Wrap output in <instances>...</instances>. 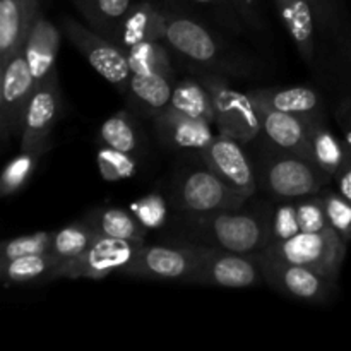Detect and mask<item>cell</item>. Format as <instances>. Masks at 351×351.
<instances>
[{
    "label": "cell",
    "mask_w": 351,
    "mask_h": 351,
    "mask_svg": "<svg viewBox=\"0 0 351 351\" xmlns=\"http://www.w3.org/2000/svg\"><path fill=\"white\" fill-rule=\"evenodd\" d=\"M177 242L230 252H263L269 245V204L184 215L175 213Z\"/></svg>",
    "instance_id": "obj_1"
},
{
    "label": "cell",
    "mask_w": 351,
    "mask_h": 351,
    "mask_svg": "<svg viewBox=\"0 0 351 351\" xmlns=\"http://www.w3.org/2000/svg\"><path fill=\"white\" fill-rule=\"evenodd\" d=\"M257 184L274 201H297L319 194L332 180L315 161L295 151L269 146L256 167Z\"/></svg>",
    "instance_id": "obj_2"
},
{
    "label": "cell",
    "mask_w": 351,
    "mask_h": 351,
    "mask_svg": "<svg viewBox=\"0 0 351 351\" xmlns=\"http://www.w3.org/2000/svg\"><path fill=\"white\" fill-rule=\"evenodd\" d=\"M165 41L184 60L213 74L242 75L249 71L245 64L233 58L221 40L194 17L168 12Z\"/></svg>",
    "instance_id": "obj_3"
},
{
    "label": "cell",
    "mask_w": 351,
    "mask_h": 351,
    "mask_svg": "<svg viewBox=\"0 0 351 351\" xmlns=\"http://www.w3.org/2000/svg\"><path fill=\"white\" fill-rule=\"evenodd\" d=\"M170 204L175 213L202 215V213L239 209L249 199L228 187L208 165L185 168L175 173L170 187Z\"/></svg>",
    "instance_id": "obj_4"
},
{
    "label": "cell",
    "mask_w": 351,
    "mask_h": 351,
    "mask_svg": "<svg viewBox=\"0 0 351 351\" xmlns=\"http://www.w3.org/2000/svg\"><path fill=\"white\" fill-rule=\"evenodd\" d=\"M346 249H348V242H345L329 226L322 232H300L290 240L271 243L264 249V252L287 263L311 267L338 281L343 263H345Z\"/></svg>",
    "instance_id": "obj_5"
},
{
    "label": "cell",
    "mask_w": 351,
    "mask_h": 351,
    "mask_svg": "<svg viewBox=\"0 0 351 351\" xmlns=\"http://www.w3.org/2000/svg\"><path fill=\"white\" fill-rule=\"evenodd\" d=\"M62 29L67 40L103 79H106L122 95L129 93L132 71L125 48L72 17L62 19Z\"/></svg>",
    "instance_id": "obj_6"
},
{
    "label": "cell",
    "mask_w": 351,
    "mask_h": 351,
    "mask_svg": "<svg viewBox=\"0 0 351 351\" xmlns=\"http://www.w3.org/2000/svg\"><path fill=\"white\" fill-rule=\"evenodd\" d=\"M206 247L192 243H151L141 245L132 263L120 274L153 281L192 283Z\"/></svg>",
    "instance_id": "obj_7"
},
{
    "label": "cell",
    "mask_w": 351,
    "mask_h": 351,
    "mask_svg": "<svg viewBox=\"0 0 351 351\" xmlns=\"http://www.w3.org/2000/svg\"><path fill=\"white\" fill-rule=\"evenodd\" d=\"M201 82L213 98L215 123L219 134L233 137L245 146L261 136L259 110L249 93L230 88L223 75L213 72L201 74Z\"/></svg>",
    "instance_id": "obj_8"
},
{
    "label": "cell",
    "mask_w": 351,
    "mask_h": 351,
    "mask_svg": "<svg viewBox=\"0 0 351 351\" xmlns=\"http://www.w3.org/2000/svg\"><path fill=\"white\" fill-rule=\"evenodd\" d=\"M264 283L285 297L308 304H329L338 295V281L300 264L287 263L283 259L261 252Z\"/></svg>",
    "instance_id": "obj_9"
},
{
    "label": "cell",
    "mask_w": 351,
    "mask_h": 351,
    "mask_svg": "<svg viewBox=\"0 0 351 351\" xmlns=\"http://www.w3.org/2000/svg\"><path fill=\"white\" fill-rule=\"evenodd\" d=\"M192 283L221 288L259 287L264 283L261 252L243 254L206 247Z\"/></svg>",
    "instance_id": "obj_10"
},
{
    "label": "cell",
    "mask_w": 351,
    "mask_h": 351,
    "mask_svg": "<svg viewBox=\"0 0 351 351\" xmlns=\"http://www.w3.org/2000/svg\"><path fill=\"white\" fill-rule=\"evenodd\" d=\"M143 243L98 235L82 256L60 266L58 280H103L113 273H122L137 256Z\"/></svg>",
    "instance_id": "obj_11"
},
{
    "label": "cell",
    "mask_w": 351,
    "mask_h": 351,
    "mask_svg": "<svg viewBox=\"0 0 351 351\" xmlns=\"http://www.w3.org/2000/svg\"><path fill=\"white\" fill-rule=\"evenodd\" d=\"M0 71V137L7 144L10 137L21 136L26 108L36 84L24 51L14 55Z\"/></svg>",
    "instance_id": "obj_12"
},
{
    "label": "cell",
    "mask_w": 351,
    "mask_h": 351,
    "mask_svg": "<svg viewBox=\"0 0 351 351\" xmlns=\"http://www.w3.org/2000/svg\"><path fill=\"white\" fill-rule=\"evenodd\" d=\"M245 144L228 136H216L206 149H202V163L208 165L232 191L250 199L259 189L256 167L243 149Z\"/></svg>",
    "instance_id": "obj_13"
},
{
    "label": "cell",
    "mask_w": 351,
    "mask_h": 351,
    "mask_svg": "<svg viewBox=\"0 0 351 351\" xmlns=\"http://www.w3.org/2000/svg\"><path fill=\"white\" fill-rule=\"evenodd\" d=\"M60 106V88H58L57 71H55L40 86L34 88L29 105L26 108V115H24L23 130H21V151L51 146L50 134L57 123Z\"/></svg>",
    "instance_id": "obj_14"
},
{
    "label": "cell",
    "mask_w": 351,
    "mask_h": 351,
    "mask_svg": "<svg viewBox=\"0 0 351 351\" xmlns=\"http://www.w3.org/2000/svg\"><path fill=\"white\" fill-rule=\"evenodd\" d=\"M154 127L160 143L175 151L201 153L216 137L213 134L211 122L182 115L171 108H167L154 117Z\"/></svg>",
    "instance_id": "obj_15"
},
{
    "label": "cell",
    "mask_w": 351,
    "mask_h": 351,
    "mask_svg": "<svg viewBox=\"0 0 351 351\" xmlns=\"http://www.w3.org/2000/svg\"><path fill=\"white\" fill-rule=\"evenodd\" d=\"M40 12V0H0V69L24 50Z\"/></svg>",
    "instance_id": "obj_16"
},
{
    "label": "cell",
    "mask_w": 351,
    "mask_h": 351,
    "mask_svg": "<svg viewBox=\"0 0 351 351\" xmlns=\"http://www.w3.org/2000/svg\"><path fill=\"white\" fill-rule=\"evenodd\" d=\"M167 16V10L149 0L136 2L119 24L112 40L125 50L143 41H165Z\"/></svg>",
    "instance_id": "obj_17"
},
{
    "label": "cell",
    "mask_w": 351,
    "mask_h": 351,
    "mask_svg": "<svg viewBox=\"0 0 351 351\" xmlns=\"http://www.w3.org/2000/svg\"><path fill=\"white\" fill-rule=\"evenodd\" d=\"M254 103L259 110L261 134L266 137L269 146L295 151V153L308 156L307 120L274 110L256 99Z\"/></svg>",
    "instance_id": "obj_18"
},
{
    "label": "cell",
    "mask_w": 351,
    "mask_h": 351,
    "mask_svg": "<svg viewBox=\"0 0 351 351\" xmlns=\"http://www.w3.org/2000/svg\"><path fill=\"white\" fill-rule=\"evenodd\" d=\"M250 98L280 112L297 115L304 120H324V103L321 95L308 86L264 88L247 91Z\"/></svg>",
    "instance_id": "obj_19"
},
{
    "label": "cell",
    "mask_w": 351,
    "mask_h": 351,
    "mask_svg": "<svg viewBox=\"0 0 351 351\" xmlns=\"http://www.w3.org/2000/svg\"><path fill=\"white\" fill-rule=\"evenodd\" d=\"M58 47H60V31L55 23L40 12L23 50L36 86H40L48 75L57 71L55 64H57Z\"/></svg>",
    "instance_id": "obj_20"
},
{
    "label": "cell",
    "mask_w": 351,
    "mask_h": 351,
    "mask_svg": "<svg viewBox=\"0 0 351 351\" xmlns=\"http://www.w3.org/2000/svg\"><path fill=\"white\" fill-rule=\"evenodd\" d=\"M274 3L300 57L307 64H312L315 58V33L319 26L308 0H274Z\"/></svg>",
    "instance_id": "obj_21"
},
{
    "label": "cell",
    "mask_w": 351,
    "mask_h": 351,
    "mask_svg": "<svg viewBox=\"0 0 351 351\" xmlns=\"http://www.w3.org/2000/svg\"><path fill=\"white\" fill-rule=\"evenodd\" d=\"M308 158L319 165L328 175L335 178L339 168L348 160L351 151L343 139H339L324 120H307Z\"/></svg>",
    "instance_id": "obj_22"
},
{
    "label": "cell",
    "mask_w": 351,
    "mask_h": 351,
    "mask_svg": "<svg viewBox=\"0 0 351 351\" xmlns=\"http://www.w3.org/2000/svg\"><path fill=\"white\" fill-rule=\"evenodd\" d=\"M58 267L60 264L50 252L33 254L0 263V276L7 288L41 285L58 280Z\"/></svg>",
    "instance_id": "obj_23"
},
{
    "label": "cell",
    "mask_w": 351,
    "mask_h": 351,
    "mask_svg": "<svg viewBox=\"0 0 351 351\" xmlns=\"http://www.w3.org/2000/svg\"><path fill=\"white\" fill-rule=\"evenodd\" d=\"M173 77L163 74H132L129 86L130 103L144 115L156 117L170 106Z\"/></svg>",
    "instance_id": "obj_24"
},
{
    "label": "cell",
    "mask_w": 351,
    "mask_h": 351,
    "mask_svg": "<svg viewBox=\"0 0 351 351\" xmlns=\"http://www.w3.org/2000/svg\"><path fill=\"white\" fill-rule=\"evenodd\" d=\"M98 235L110 239L146 242L147 230L137 221L130 209L122 208H96L84 216Z\"/></svg>",
    "instance_id": "obj_25"
},
{
    "label": "cell",
    "mask_w": 351,
    "mask_h": 351,
    "mask_svg": "<svg viewBox=\"0 0 351 351\" xmlns=\"http://www.w3.org/2000/svg\"><path fill=\"white\" fill-rule=\"evenodd\" d=\"M168 108L175 110L182 115L194 117V119H202L215 123L213 98L201 81L197 82L192 81V79H185V81L177 82Z\"/></svg>",
    "instance_id": "obj_26"
},
{
    "label": "cell",
    "mask_w": 351,
    "mask_h": 351,
    "mask_svg": "<svg viewBox=\"0 0 351 351\" xmlns=\"http://www.w3.org/2000/svg\"><path fill=\"white\" fill-rule=\"evenodd\" d=\"M96 237H98V233L93 230V226L86 219L74 221L53 233L50 254L58 261L60 266H64V264L72 263L79 256H82Z\"/></svg>",
    "instance_id": "obj_27"
},
{
    "label": "cell",
    "mask_w": 351,
    "mask_h": 351,
    "mask_svg": "<svg viewBox=\"0 0 351 351\" xmlns=\"http://www.w3.org/2000/svg\"><path fill=\"white\" fill-rule=\"evenodd\" d=\"M50 149L51 146H40L34 149L21 151L17 156H14L0 175V195L10 197V195L17 194L29 182L40 160Z\"/></svg>",
    "instance_id": "obj_28"
},
{
    "label": "cell",
    "mask_w": 351,
    "mask_h": 351,
    "mask_svg": "<svg viewBox=\"0 0 351 351\" xmlns=\"http://www.w3.org/2000/svg\"><path fill=\"white\" fill-rule=\"evenodd\" d=\"M134 3V0H88L81 14L93 29L112 40L119 24Z\"/></svg>",
    "instance_id": "obj_29"
},
{
    "label": "cell",
    "mask_w": 351,
    "mask_h": 351,
    "mask_svg": "<svg viewBox=\"0 0 351 351\" xmlns=\"http://www.w3.org/2000/svg\"><path fill=\"white\" fill-rule=\"evenodd\" d=\"M99 141L103 146L137 154L141 149V132L129 112H117L99 127Z\"/></svg>",
    "instance_id": "obj_30"
},
{
    "label": "cell",
    "mask_w": 351,
    "mask_h": 351,
    "mask_svg": "<svg viewBox=\"0 0 351 351\" xmlns=\"http://www.w3.org/2000/svg\"><path fill=\"white\" fill-rule=\"evenodd\" d=\"M168 45L161 41H143L127 50L132 74H163L173 77Z\"/></svg>",
    "instance_id": "obj_31"
},
{
    "label": "cell",
    "mask_w": 351,
    "mask_h": 351,
    "mask_svg": "<svg viewBox=\"0 0 351 351\" xmlns=\"http://www.w3.org/2000/svg\"><path fill=\"white\" fill-rule=\"evenodd\" d=\"M96 167L99 175L106 182H120L134 177L139 168V160L136 154L125 151L113 149V147L101 146L96 153Z\"/></svg>",
    "instance_id": "obj_32"
},
{
    "label": "cell",
    "mask_w": 351,
    "mask_h": 351,
    "mask_svg": "<svg viewBox=\"0 0 351 351\" xmlns=\"http://www.w3.org/2000/svg\"><path fill=\"white\" fill-rule=\"evenodd\" d=\"M168 206H170V201L154 192V194L136 199L129 206V209L147 232H158V230L167 228L168 225V219H170Z\"/></svg>",
    "instance_id": "obj_33"
},
{
    "label": "cell",
    "mask_w": 351,
    "mask_h": 351,
    "mask_svg": "<svg viewBox=\"0 0 351 351\" xmlns=\"http://www.w3.org/2000/svg\"><path fill=\"white\" fill-rule=\"evenodd\" d=\"M300 232L297 201H274V204H269V245L293 239Z\"/></svg>",
    "instance_id": "obj_34"
},
{
    "label": "cell",
    "mask_w": 351,
    "mask_h": 351,
    "mask_svg": "<svg viewBox=\"0 0 351 351\" xmlns=\"http://www.w3.org/2000/svg\"><path fill=\"white\" fill-rule=\"evenodd\" d=\"M53 233L55 232H36L31 235H21L5 240L0 247V263H7V261L23 256L50 252Z\"/></svg>",
    "instance_id": "obj_35"
},
{
    "label": "cell",
    "mask_w": 351,
    "mask_h": 351,
    "mask_svg": "<svg viewBox=\"0 0 351 351\" xmlns=\"http://www.w3.org/2000/svg\"><path fill=\"white\" fill-rule=\"evenodd\" d=\"M321 197L324 202L329 226L345 242H351V202L346 201L338 191H329V189L321 192Z\"/></svg>",
    "instance_id": "obj_36"
},
{
    "label": "cell",
    "mask_w": 351,
    "mask_h": 351,
    "mask_svg": "<svg viewBox=\"0 0 351 351\" xmlns=\"http://www.w3.org/2000/svg\"><path fill=\"white\" fill-rule=\"evenodd\" d=\"M297 215L302 232H322V230L329 228L321 192L297 199Z\"/></svg>",
    "instance_id": "obj_37"
},
{
    "label": "cell",
    "mask_w": 351,
    "mask_h": 351,
    "mask_svg": "<svg viewBox=\"0 0 351 351\" xmlns=\"http://www.w3.org/2000/svg\"><path fill=\"white\" fill-rule=\"evenodd\" d=\"M308 3L315 14L317 26L322 29L336 31V27L345 21L339 0H308Z\"/></svg>",
    "instance_id": "obj_38"
},
{
    "label": "cell",
    "mask_w": 351,
    "mask_h": 351,
    "mask_svg": "<svg viewBox=\"0 0 351 351\" xmlns=\"http://www.w3.org/2000/svg\"><path fill=\"white\" fill-rule=\"evenodd\" d=\"M228 2L232 3L235 12L243 21V24H249L256 29H263L264 21L263 16H261L259 0H228Z\"/></svg>",
    "instance_id": "obj_39"
},
{
    "label": "cell",
    "mask_w": 351,
    "mask_h": 351,
    "mask_svg": "<svg viewBox=\"0 0 351 351\" xmlns=\"http://www.w3.org/2000/svg\"><path fill=\"white\" fill-rule=\"evenodd\" d=\"M194 2L202 7H209V9H211L219 19L225 21L226 26L232 27V29H240V23H237V21L242 19H240L239 14L235 12V9H233V5L228 0H194Z\"/></svg>",
    "instance_id": "obj_40"
},
{
    "label": "cell",
    "mask_w": 351,
    "mask_h": 351,
    "mask_svg": "<svg viewBox=\"0 0 351 351\" xmlns=\"http://www.w3.org/2000/svg\"><path fill=\"white\" fill-rule=\"evenodd\" d=\"M336 122L343 134V141L351 151V96H345L335 108Z\"/></svg>",
    "instance_id": "obj_41"
},
{
    "label": "cell",
    "mask_w": 351,
    "mask_h": 351,
    "mask_svg": "<svg viewBox=\"0 0 351 351\" xmlns=\"http://www.w3.org/2000/svg\"><path fill=\"white\" fill-rule=\"evenodd\" d=\"M336 38H338L339 53H341L343 60H345L346 69L351 79V26L348 21H343L338 27H336Z\"/></svg>",
    "instance_id": "obj_42"
},
{
    "label": "cell",
    "mask_w": 351,
    "mask_h": 351,
    "mask_svg": "<svg viewBox=\"0 0 351 351\" xmlns=\"http://www.w3.org/2000/svg\"><path fill=\"white\" fill-rule=\"evenodd\" d=\"M332 180L336 182V191H338L346 201L351 202V154L348 160L345 161V165L339 168V171L335 175Z\"/></svg>",
    "instance_id": "obj_43"
},
{
    "label": "cell",
    "mask_w": 351,
    "mask_h": 351,
    "mask_svg": "<svg viewBox=\"0 0 351 351\" xmlns=\"http://www.w3.org/2000/svg\"><path fill=\"white\" fill-rule=\"evenodd\" d=\"M72 2H74V3H75V7H77V9L81 10L82 7L86 5V2H88V0H72Z\"/></svg>",
    "instance_id": "obj_44"
}]
</instances>
